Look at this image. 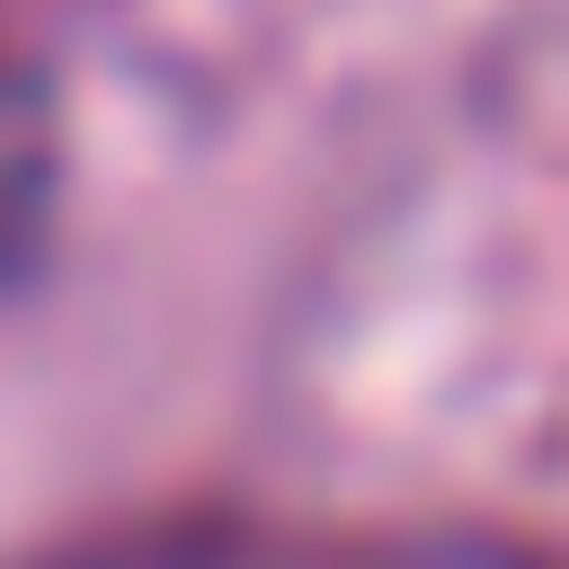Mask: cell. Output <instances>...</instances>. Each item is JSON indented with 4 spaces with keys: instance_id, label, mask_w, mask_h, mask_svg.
<instances>
[{
    "instance_id": "obj_1",
    "label": "cell",
    "mask_w": 569,
    "mask_h": 569,
    "mask_svg": "<svg viewBox=\"0 0 569 569\" xmlns=\"http://www.w3.org/2000/svg\"><path fill=\"white\" fill-rule=\"evenodd\" d=\"M39 181H52V142H39V104L0 78V259L39 233Z\"/></svg>"
}]
</instances>
